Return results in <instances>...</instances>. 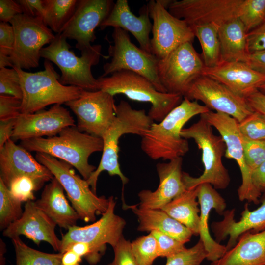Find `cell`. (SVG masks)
Returning a JSON list of instances; mask_svg holds the SVG:
<instances>
[{
    "mask_svg": "<svg viewBox=\"0 0 265 265\" xmlns=\"http://www.w3.org/2000/svg\"><path fill=\"white\" fill-rule=\"evenodd\" d=\"M210 110L198 101L184 97L162 121L151 124L141 137V149L153 160L182 157L189 151L188 140L181 135L184 125L195 116Z\"/></svg>",
    "mask_w": 265,
    "mask_h": 265,
    "instance_id": "1",
    "label": "cell"
},
{
    "mask_svg": "<svg viewBox=\"0 0 265 265\" xmlns=\"http://www.w3.org/2000/svg\"><path fill=\"white\" fill-rule=\"evenodd\" d=\"M20 145L29 152L45 153L68 163L87 180L96 169L89 164V158L103 151V141L101 137L81 132L76 125L65 128L53 137L21 141Z\"/></svg>",
    "mask_w": 265,
    "mask_h": 265,
    "instance_id": "2",
    "label": "cell"
},
{
    "mask_svg": "<svg viewBox=\"0 0 265 265\" xmlns=\"http://www.w3.org/2000/svg\"><path fill=\"white\" fill-rule=\"evenodd\" d=\"M153 123L145 110L134 109L126 101L121 100L116 106L115 118L102 137L103 149L100 162L87 180L94 193L96 194L99 176L104 171H107L110 176H118L123 186L128 182L129 179L122 172L118 162L119 139L128 133L142 137Z\"/></svg>",
    "mask_w": 265,
    "mask_h": 265,
    "instance_id": "3",
    "label": "cell"
},
{
    "mask_svg": "<svg viewBox=\"0 0 265 265\" xmlns=\"http://www.w3.org/2000/svg\"><path fill=\"white\" fill-rule=\"evenodd\" d=\"M181 135L186 139L194 140L202 151L204 165L203 172L198 177L183 172V178L186 190L205 183L210 184L215 189L226 188L231 179L222 161L226 145L221 136L213 133L212 126L200 117L197 122L187 128H183Z\"/></svg>",
    "mask_w": 265,
    "mask_h": 265,
    "instance_id": "4",
    "label": "cell"
},
{
    "mask_svg": "<svg viewBox=\"0 0 265 265\" xmlns=\"http://www.w3.org/2000/svg\"><path fill=\"white\" fill-rule=\"evenodd\" d=\"M44 66V70L34 73L14 67L19 74L23 93L22 114L33 113L50 105L65 104L78 98L84 90L61 84L60 76L51 61L45 59Z\"/></svg>",
    "mask_w": 265,
    "mask_h": 265,
    "instance_id": "5",
    "label": "cell"
},
{
    "mask_svg": "<svg viewBox=\"0 0 265 265\" xmlns=\"http://www.w3.org/2000/svg\"><path fill=\"white\" fill-rule=\"evenodd\" d=\"M71 46L67 39L56 34L52 42L41 51V57L54 63L60 69V82L64 85L73 86L84 90H99L97 79L92 75L91 68L99 62L102 46L92 45L81 52V56L76 55L70 50Z\"/></svg>",
    "mask_w": 265,
    "mask_h": 265,
    "instance_id": "6",
    "label": "cell"
},
{
    "mask_svg": "<svg viewBox=\"0 0 265 265\" xmlns=\"http://www.w3.org/2000/svg\"><path fill=\"white\" fill-rule=\"evenodd\" d=\"M99 89L112 96L123 94L131 100L151 104L148 115L159 122L182 101L179 94L158 91L146 78L134 72L121 70L109 76L99 77Z\"/></svg>",
    "mask_w": 265,
    "mask_h": 265,
    "instance_id": "7",
    "label": "cell"
},
{
    "mask_svg": "<svg viewBox=\"0 0 265 265\" xmlns=\"http://www.w3.org/2000/svg\"><path fill=\"white\" fill-rule=\"evenodd\" d=\"M35 158L60 183L80 220L85 222H94L96 215L106 212L109 198L99 197L94 193L87 180L77 175L72 166L43 153H36Z\"/></svg>",
    "mask_w": 265,
    "mask_h": 265,
    "instance_id": "8",
    "label": "cell"
},
{
    "mask_svg": "<svg viewBox=\"0 0 265 265\" xmlns=\"http://www.w3.org/2000/svg\"><path fill=\"white\" fill-rule=\"evenodd\" d=\"M112 37L113 44L110 45L108 49L111 59L104 65L101 77H106L121 70L130 71L146 78L158 91L167 93L158 75L159 59L132 43L128 32L125 30L114 28Z\"/></svg>",
    "mask_w": 265,
    "mask_h": 265,
    "instance_id": "9",
    "label": "cell"
},
{
    "mask_svg": "<svg viewBox=\"0 0 265 265\" xmlns=\"http://www.w3.org/2000/svg\"><path fill=\"white\" fill-rule=\"evenodd\" d=\"M14 32V44L10 56L13 67L30 69L39 66L41 51L50 44L55 35L40 17L24 14L16 16L10 22Z\"/></svg>",
    "mask_w": 265,
    "mask_h": 265,
    "instance_id": "10",
    "label": "cell"
},
{
    "mask_svg": "<svg viewBox=\"0 0 265 265\" xmlns=\"http://www.w3.org/2000/svg\"><path fill=\"white\" fill-rule=\"evenodd\" d=\"M205 66L201 56L192 42H186L164 58L157 65L159 79L167 93L183 97L192 84L202 75Z\"/></svg>",
    "mask_w": 265,
    "mask_h": 265,
    "instance_id": "11",
    "label": "cell"
},
{
    "mask_svg": "<svg viewBox=\"0 0 265 265\" xmlns=\"http://www.w3.org/2000/svg\"><path fill=\"white\" fill-rule=\"evenodd\" d=\"M200 117L218 131L226 145L225 156L234 159L240 169L242 182L238 189L239 200L258 204L261 193L254 187L251 172L245 162L243 137L238 129V122L229 115L211 110Z\"/></svg>",
    "mask_w": 265,
    "mask_h": 265,
    "instance_id": "12",
    "label": "cell"
},
{
    "mask_svg": "<svg viewBox=\"0 0 265 265\" xmlns=\"http://www.w3.org/2000/svg\"><path fill=\"white\" fill-rule=\"evenodd\" d=\"M65 105L76 116L80 131L98 137H102L116 117L114 96L101 90H84L78 98Z\"/></svg>",
    "mask_w": 265,
    "mask_h": 265,
    "instance_id": "13",
    "label": "cell"
},
{
    "mask_svg": "<svg viewBox=\"0 0 265 265\" xmlns=\"http://www.w3.org/2000/svg\"><path fill=\"white\" fill-rule=\"evenodd\" d=\"M147 6L153 20L151 53L159 59L181 45L193 42L195 36L191 27L184 20L172 15L159 0H150Z\"/></svg>",
    "mask_w": 265,
    "mask_h": 265,
    "instance_id": "14",
    "label": "cell"
},
{
    "mask_svg": "<svg viewBox=\"0 0 265 265\" xmlns=\"http://www.w3.org/2000/svg\"><path fill=\"white\" fill-rule=\"evenodd\" d=\"M109 204L106 212L96 222L83 227L77 225L70 227L63 234L60 253H63L71 244L77 242L89 243L96 251L103 255L106 244L115 247L123 236L126 225L125 220L114 213L116 202L114 197H109Z\"/></svg>",
    "mask_w": 265,
    "mask_h": 265,
    "instance_id": "15",
    "label": "cell"
},
{
    "mask_svg": "<svg viewBox=\"0 0 265 265\" xmlns=\"http://www.w3.org/2000/svg\"><path fill=\"white\" fill-rule=\"evenodd\" d=\"M244 0H172L168 9L190 26L213 24L220 27L238 18Z\"/></svg>",
    "mask_w": 265,
    "mask_h": 265,
    "instance_id": "16",
    "label": "cell"
},
{
    "mask_svg": "<svg viewBox=\"0 0 265 265\" xmlns=\"http://www.w3.org/2000/svg\"><path fill=\"white\" fill-rule=\"evenodd\" d=\"M184 97L200 101L210 110L229 115L238 123L254 112L244 97L221 83L203 75L192 84Z\"/></svg>",
    "mask_w": 265,
    "mask_h": 265,
    "instance_id": "17",
    "label": "cell"
},
{
    "mask_svg": "<svg viewBox=\"0 0 265 265\" xmlns=\"http://www.w3.org/2000/svg\"><path fill=\"white\" fill-rule=\"evenodd\" d=\"M114 2L112 0H78L75 11L61 33L67 39L76 41L81 52L96 39L95 29L107 17Z\"/></svg>",
    "mask_w": 265,
    "mask_h": 265,
    "instance_id": "18",
    "label": "cell"
},
{
    "mask_svg": "<svg viewBox=\"0 0 265 265\" xmlns=\"http://www.w3.org/2000/svg\"><path fill=\"white\" fill-rule=\"evenodd\" d=\"M23 176L32 179L38 190L54 177L28 151L10 139L0 150V179L8 188L14 179Z\"/></svg>",
    "mask_w": 265,
    "mask_h": 265,
    "instance_id": "19",
    "label": "cell"
},
{
    "mask_svg": "<svg viewBox=\"0 0 265 265\" xmlns=\"http://www.w3.org/2000/svg\"><path fill=\"white\" fill-rule=\"evenodd\" d=\"M70 112L60 104L47 110L29 114L21 113L16 119L11 139L21 141L57 135L65 128L76 126Z\"/></svg>",
    "mask_w": 265,
    "mask_h": 265,
    "instance_id": "20",
    "label": "cell"
},
{
    "mask_svg": "<svg viewBox=\"0 0 265 265\" xmlns=\"http://www.w3.org/2000/svg\"><path fill=\"white\" fill-rule=\"evenodd\" d=\"M56 225L35 205L34 201H29L25 205L22 217L4 229L3 235L11 238L23 235L38 245L41 241H46L59 252L61 240L55 233Z\"/></svg>",
    "mask_w": 265,
    "mask_h": 265,
    "instance_id": "21",
    "label": "cell"
},
{
    "mask_svg": "<svg viewBox=\"0 0 265 265\" xmlns=\"http://www.w3.org/2000/svg\"><path fill=\"white\" fill-rule=\"evenodd\" d=\"M182 162V157H180L157 164L159 185L154 191L143 190L139 192V207L161 209L186 190L183 178Z\"/></svg>",
    "mask_w": 265,
    "mask_h": 265,
    "instance_id": "22",
    "label": "cell"
},
{
    "mask_svg": "<svg viewBox=\"0 0 265 265\" xmlns=\"http://www.w3.org/2000/svg\"><path fill=\"white\" fill-rule=\"evenodd\" d=\"M235 209L225 211L223 214V219L213 222L211 226L218 243L229 237L226 246L227 251L235 245L242 234L247 232L256 233L265 229V196L261 205L254 210L250 211L246 204L238 221L235 219Z\"/></svg>",
    "mask_w": 265,
    "mask_h": 265,
    "instance_id": "23",
    "label": "cell"
},
{
    "mask_svg": "<svg viewBox=\"0 0 265 265\" xmlns=\"http://www.w3.org/2000/svg\"><path fill=\"white\" fill-rule=\"evenodd\" d=\"M202 75L221 83L244 98L265 83V74L242 62H221L214 67H204Z\"/></svg>",
    "mask_w": 265,
    "mask_h": 265,
    "instance_id": "24",
    "label": "cell"
},
{
    "mask_svg": "<svg viewBox=\"0 0 265 265\" xmlns=\"http://www.w3.org/2000/svg\"><path fill=\"white\" fill-rule=\"evenodd\" d=\"M139 12L140 15L136 16L131 11L127 0H117L99 27L103 30L107 27L112 26L129 31L136 39L141 49L152 53L150 33L152 31V24L147 5H143Z\"/></svg>",
    "mask_w": 265,
    "mask_h": 265,
    "instance_id": "25",
    "label": "cell"
},
{
    "mask_svg": "<svg viewBox=\"0 0 265 265\" xmlns=\"http://www.w3.org/2000/svg\"><path fill=\"white\" fill-rule=\"evenodd\" d=\"M197 200L200 206V240L207 253L206 259L212 262L221 258L226 252L225 245L214 240L210 233L208 221L210 212L214 209L219 214L223 215L226 203L224 199L210 184L198 186Z\"/></svg>",
    "mask_w": 265,
    "mask_h": 265,
    "instance_id": "26",
    "label": "cell"
},
{
    "mask_svg": "<svg viewBox=\"0 0 265 265\" xmlns=\"http://www.w3.org/2000/svg\"><path fill=\"white\" fill-rule=\"evenodd\" d=\"M64 190L60 183L53 177L45 186L40 198L34 201V203L56 225L68 230L77 225L80 219L66 199Z\"/></svg>",
    "mask_w": 265,
    "mask_h": 265,
    "instance_id": "27",
    "label": "cell"
},
{
    "mask_svg": "<svg viewBox=\"0 0 265 265\" xmlns=\"http://www.w3.org/2000/svg\"><path fill=\"white\" fill-rule=\"evenodd\" d=\"M211 265H265V229L242 234L233 247Z\"/></svg>",
    "mask_w": 265,
    "mask_h": 265,
    "instance_id": "28",
    "label": "cell"
},
{
    "mask_svg": "<svg viewBox=\"0 0 265 265\" xmlns=\"http://www.w3.org/2000/svg\"><path fill=\"white\" fill-rule=\"evenodd\" d=\"M137 206L138 205H126L124 208L132 209L137 216L138 231H158L184 244L190 241L193 235L192 232L161 209H144Z\"/></svg>",
    "mask_w": 265,
    "mask_h": 265,
    "instance_id": "29",
    "label": "cell"
},
{
    "mask_svg": "<svg viewBox=\"0 0 265 265\" xmlns=\"http://www.w3.org/2000/svg\"><path fill=\"white\" fill-rule=\"evenodd\" d=\"M247 33L238 18L229 21L219 28L221 62H247L249 55Z\"/></svg>",
    "mask_w": 265,
    "mask_h": 265,
    "instance_id": "30",
    "label": "cell"
},
{
    "mask_svg": "<svg viewBox=\"0 0 265 265\" xmlns=\"http://www.w3.org/2000/svg\"><path fill=\"white\" fill-rule=\"evenodd\" d=\"M198 186L187 189L161 209L188 228L193 235L199 234L200 212L197 201Z\"/></svg>",
    "mask_w": 265,
    "mask_h": 265,
    "instance_id": "31",
    "label": "cell"
},
{
    "mask_svg": "<svg viewBox=\"0 0 265 265\" xmlns=\"http://www.w3.org/2000/svg\"><path fill=\"white\" fill-rule=\"evenodd\" d=\"M202 48L201 57L205 67L212 68L221 62V51L218 37L220 27L213 24L190 26Z\"/></svg>",
    "mask_w": 265,
    "mask_h": 265,
    "instance_id": "32",
    "label": "cell"
},
{
    "mask_svg": "<svg viewBox=\"0 0 265 265\" xmlns=\"http://www.w3.org/2000/svg\"><path fill=\"white\" fill-rule=\"evenodd\" d=\"M45 13L43 21L47 26L60 34L73 16L78 0H45Z\"/></svg>",
    "mask_w": 265,
    "mask_h": 265,
    "instance_id": "33",
    "label": "cell"
},
{
    "mask_svg": "<svg viewBox=\"0 0 265 265\" xmlns=\"http://www.w3.org/2000/svg\"><path fill=\"white\" fill-rule=\"evenodd\" d=\"M15 249L16 265H62V253H48L30 247L20 237L11 238Z\"/></svg>",
    "mask_w": 265,
    "mask_h": 265,
    "instance_id": "34",
    "label": "cell"
},
{
    "mask_svg": "<svg viewBox=\"0 0 265 265\" xmlns=\"http://www.w3.org/2000/svg\"><path fill=\"white\" fill-rule=\"evenodd\" d=\"M24 211L22 202L15 199L0 179V229L4 230L19 219Z\"/></svg>",
    "mask_w": 265,
    "mask_h": 265,
    "instance_id": "35",
    "label": "cell"
},
{
    "mask_svg": "<svg viewBox=\"0 0 265 265\" xmlns=\"http://www.w3.org/2000/svg\"><path fill=\"white\" fill-rule=\"evenodd\" d=\"M131 248L138 265H152L159 257L157 240L151 233L133 240Z\"/></svg>",
    "mask_w": 265,
    "mask_h": 265,
    "instance_id": "36",
    "label": "cell"
},
{
    "mask_svg": "<svg viewBox=\"0 0 265 265\" xmlns=\"http://www.w3.org/2000/svg\"><path fill=\"white\" fill-rule=\"evenodd\" d=\"M247 33L265 21V0H244L238 17Z\"/></svg>",
    "mask_w": 265,
    "mask_h": 265,
    "instance_id": "37",
    "label": "cell"
},
{
    "mask_svg": "<svg viewBox=\"0 0 265 265\" xmlns=\"http://www.w3.org/2000/svg\"><path fill=\"white\" fill-rule=\"evenodd\" d=\"M242 137L249 140L265 141V116L254 111L238 123Z\"/></svg>",
    "mask_w": 265,
    "mask_h": 265,
    "instance_id": "38",
    "label": "cell"
},
{
    "mask_svg": "<svg viewBox=\"0 0 265 265\" xmlns=\"http://www.w3.org/2000/svg\"><path fill=\"white\" fill-rule=\"evenodd\" d=\"M207 253L201 240L190 248L167 258L165 265H200L206 259Z\"/></svg>",
    "mask_w": 265,
    "mask_h": 265,
    "instance_id": "39",
    "label": "cell"
},
{
    "mask_svg": "<svg viewBox=\"0 0 265 265\" xmlns=\"http://www.w3.org/2000/svg\"><path fill=\"white\" fill-rule=\"evenodd\" d=\"M0 94L22 99L23 93L19 76L15 68L0 69Z\"/></svg>",
    "mask_w": 265,
    "mask_h": 265,
    "instance_id": "40",
    "label": "cell"
},
{
    "mask_svg": "<svg viewBox=\"0 0 265 265\" xmlns=\"http://www.w3.org/2000/svg\"><path fill=\"white\" fill-rule=\"evenodd\" d=\"M8 188L12 195L21 202L34 201V192L38 190L34 181L26 176L14 179Z\"/></svg>",
    "mask_w": 265,
    "mask_h": 265,
    "instance_id": "41",
    "label": "cell"
},
{
    "mask_svg": "<svg viewBox=\"0 0 265 265\" xmlns=\"http://www.w3.org/2000/svg\"><path fill=\"white\" fill-rule=\"evenodd\" d=\"M245 160L252 172L265 161V141L249 140L243 138Z\"/></svg>",
    "mask_w": 265,
    "mask_h": 265,
    "instance_id": "42",
    "label": "cell"
},
{
    "mask_svg": "<svg viewBox=\"0 0 265 265\" xmlns=\"http://www.w3.org/2000/svg\"><path fill=\"white\" fill-rule=\"evenodd\" d=\"M151 233L157 240L159 257L166 258L185 250V244L173 238L158 231Z\"/></svg>",
    "mask_w": 265,
    "mask_h": 265,
    "instance_id": "43",
    "label": "cell"
},
{
    "mask_svg": "<svg viewBox=\"0 0 265 265\" xmlns=\"http://www.w3.org/2000/svg\"><path fill=\"white\" fill-rule=\"evenodd\" d=\"M113 249L114 258L107 265H138L132 253L131 243L123 236Z\"/></svg>",
    "mask_w": 265,
    "mask_h": 265,
    "instance_id": "44",
    "label": "cell"
},
{
    "mask_svg": "<svg viewBox=\"0 0 265 265\" xmlns=\"http://www.w3.org/2000/svg\"><path fill=\"white\" fill-rule=\"evenodd\" d=\"M22 99L15 96L0 95V121L16 119L21 114Z\"/></svg>",
    "mask_w": 265,
    "mask_h": 265,
    "instance_id": "45",
    "label": "cell"
},
{
    "mask_svg": "<svg viewBox=\"0 0 265 265\" xmlns=\"http://www.w3.org/2000/svg\"><path fill=\"white\" fill-rule=\"evenodd\" d=\"M247 44L249 54L265 51V21L247 33Z\"/></svg>",
    "mask_w": 265,
    "mask_h": 265,
    "instance_id": "46",
    "label": "cell"
},
{
    "mask_svg": "<svg viewBox=\"0 0 265 265\" xmlns=\"http://www.w3.org/2000/svg\"><path fill=\"white\" fill-rule=\"evenodd\" d=\"M14 32L12 26L0 23V56L10 57L14 44Z\"/></svg>",
    "mask_w": 265,
    "mask_h": 265,
    "instance_id": "47",
    "label": "cell"
},
{
    "mask_svg": "<svg viewBox=\"0 0 265 265\" xmlns=\"http://www.w3.org/2000/svg\"><path fill=\"white\" fill-rule=\"evenodd\" d=\"M23 14L32 17L43 18L45 13V0H18Z\"/></svg>",
    "mask_w": 265,
    "mask_h": 265,
    "instance_id": "48",
    "label": "cell"
},
{
    "mask_svg": "<svg viewBox=\"0 0 265 265\" xmlns=\"http://www.w3.org/2000/svg\"><path fill=\"white\" fill-rule=\"evenodd\" d=\"M20 5L17 0H0V20L1 22H9L17 15L22 14Z\"/></svg>",
    "mask_w": 265,
    "mask_h": 265,
    "instance_id": "49",
    "label": "cell"
},
{
    "mask_svg": "<svg viewBox=\"0 0 265 265\" xmlns=\"http://www.w3.org/2000/svg\"><path fill=\"white\" fill-rule=\"evenodd\" d=\"M246 102L253 111L265 116V94L256 89L245 97Z\"/></svg>",
    "mask_w": 265,
    "mask_h": 265,
    "instance_id": "50",
    "label": "cell"
},
{
    "mask_svg": "<svg viewBox=\"0 0 265 265\" xmlns=\"http://www.w3.org/2000/svg\"><path fill=\"white\" fill-rule=\"evenodd\" d=\"M16 119L0 121V150L7 141L11 139Z\"/></svg>",
    "mask_w": 265,
    "mask_h": 265,
    "instance_id": "51",
    "label": "cell"
},
{
    "mask_svg": "<svg viewBox=\"0 0 265 265\" xmlns=\"http://www.w3.org/2000/svg\"><path fill=\"white\" fill-rule=\"evenodd\" d=\"M251 180L257 190L265 191V161L251 172Z\"/></svg>",
    "mask_w": 265,
    "mask_h": 265,
    "instance_id": "52",
    "label": "cell"
},
{
    "mask_svg": "<svg viewBox=\"0 0 265 265\" xmlns=\"http://www.w3.org/2000/svg\"><path fill=\"white\" fill-rule=\"evenodd\" d=\"M246 63L253 70L265 74V51L249 54Z\"/></svg>",
    "mask_w": 265,
    "mask_h": 265,
    "instance_id": "53",
    "label": "cell"
},
{
    "mask_svg": "<svg viewBox=\"0 0 265 265\" xmlns=\"http://www.w3.org/2000/svg\"><path fill=\"white\" fill-rule=\"evenodd\" d=\"M62 265H80L82 257L72 250H68L62 253Z\"/></svg>",
    "mask_w": 265,
    "mask_h": 265,
    "instance_id": "54",
    "label": "cell"
},
{
    "mask_svg": "<svg viewBox=\"0 0 265 265\" xmlns=\"http://www.w3.org/2000/svg\"><path fill=\"white\" fill-rule=\"evenodd\" d=\"M0 240V265H4L5 264V259L4 257V255L6 251V245L1 239Z\"/></svg>",
    "mask_w": 265,
    "mask_h": 265,
    "instance_id": "55",
    "label": "cell"
},
{
    "mask_svg": "<svg viewBox=\"0 0 265 265\" xmlns=\"http://www.w3.org/2000/svg\"><path fill=\"white\" fill-rule=\"evenodd\" d=\"M258 89L260 91L265 94V83L260 85L258 87Z\"/></svg>",
    "mask_w": 265,
    "mask_h": 265,
    "instance_id": "56",
    "label": "cell"
}]
</instances>
